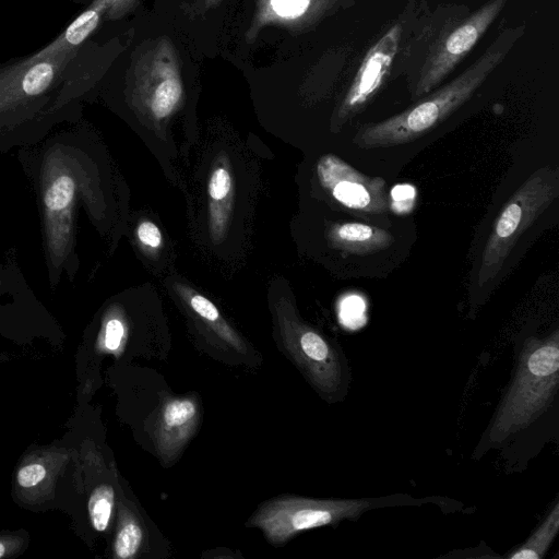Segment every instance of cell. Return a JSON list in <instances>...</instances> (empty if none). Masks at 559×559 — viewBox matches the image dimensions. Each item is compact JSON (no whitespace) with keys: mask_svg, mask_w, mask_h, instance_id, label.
I'll use <instances>...</instances> for the list:
<instances>
[{"mask_svg":"<svg viewBox=\"0 0 559 559\" xmlns=\"http://www.w3.org/2000/svg\"><path fill=\"white\" fill-rule=\"evenodd\" d=\"M521 35L522 27L506 29L455 79L419 98L404 111L379 122L364 124L354 135V144L371 150L406 144L424 136L472 97Z\"/></svg>","mask_w":559,"mask_h":559,"instance_id":"cell-1","label":"cell"},{"mask_svg":"<svg viewBox=\"0 0 559 559\" xmlns=\"http://www.w3.org/2000/svg\"><path fill=\"white\" fill-rule=\"evenodd\" d=\"M559 384V331L545 338L530 337L521 352L515 376L493 418L490 439L501 441L524 429L550 405Z\"/></svg>","mask_w":559,"mask_h":559,"instance_id":"cell-2","label":"cell"},{"mask_svg":"<svg viewBox=\"0 0 559 559\" xmlns=\"http://www.w3.org/2000/svg\"><path fill=\"white\" fill-rule=\"evenodd\" d=\"M559 195V169L544 166L535 170L508 200L492 226L478 271L480 287L500 273L513 247Z\"/></svg>","mask_w":559,"mask_h":559,"instance_id":"cell-3","label":"cell"},{"mask_svg":"<svg viewBox=\"0 0 559 559\" xmlns=\"http://www.w3.org/2000/svg\"><path fill=\"white\" fill-rule=\"evenodd\" d=\"M399 497L377 499H314L281 496L259 506L247 522L258 527L273 546L286 544L296 534L344 520H356L364 512L392 504Z\"/></svg>","mask_w":559,"mask_h":559,"instance_id":"cell-4","label":"cell"},{"mask_svg":"<svg viewBox=\"0 0 559 559\" xmlns=\"http://www.w3.org/2000/svg\"><path fill=\"white\" fill-rule=\"evenodd\" d=\"M134 97L140 109L162 121L173 116L183 99L179 59L173 43L158 38L135 67Z\"/></svg>","mask_w":559,"mask_h":559,"instance_id":"cell-5","label":"cell"},{"mask_svg":"<svg viewBox=\"0 0 559 559\" xmlns=\"http://www.w3.org/2000/svg\"><path fill=\"white\" fill-rule=\"evenodd\" d=\"M507 1H487L438 39L420 68L412 94L413 99L421 98L432 92L456 68L485 35Z\"/></svg>","mask_w":559,"mask_h":559,"instance_id":"cell-6","label":"cell"},{"mask_svg":"<svg viewBox=\"0 0 559 559\" xmlns=\"http://www.w3.org/2000/svg\"><path fill=\"white\" fill-rule=\"evenodd\" d=\"M321 187L342 206L366 214H385L390 209L388 185L367 176L335 154L322 155L316 167Z\"/></svg>","mask_w":559,"mask_h":559,"instance_id":"cell-7","label":"cell"},{"mask_svg":"<svg viewBox=\"0 0 559 559\" xmlns=\"http://www.w3.org/2000/svg\"><path fill=\"white\" fill-rule=\"evenodd\" d=\"M402 27L389 28L366 52L348 90L333 115V129L338 131L361 112L384 85L397 53Z\"/></svg>","mask_w":559,"mask_h":559,"instance_id":"cell-8","label":"cell"},{"mask_svg":"<svg viewBox=\"0 0 559 559\" xmlns=\"http://www.w3.org/2000/svg\"><path fill=\"white\" fill-rule=\"evenodd\" d=\"M342 0H257L252 21L245 34L252 43L269 26L306 32L338 9Z\"/></svg>","mask_w":559,"mask_h":559,"instance_id":"cell-9","label":"cell"},{"mask_svg":"<svg viewBox=\"0 0 559 559\" xmlns=\"http://www.w3.org/2000/svg\"><path fill=\"white\" fill-rule=\"evenodd\" d=\"M200 411L192 397H175L163 403L153 426L156 450L165 462L175 460L197 431Z\"/></svg>","mask_w":559,"mask_h":559,"instance_id":"cell-10","label":"cell"},{"mask_svg":"<svg viewBox=\"0 0 559 559\" xmlns=\"http://www.w3.org/2000/svg\"><path fill=\"white\" fill-rule=\"evenodd\" d=\"M326 236L334 248L353 254L382 251L394 241V237L385 229L357 222L335 223Z\"/></svg>","mask_w":559,"mask_h":559,"instance_id":"cell-11","label":"cell"},{"mask_svg":"<svg viewBox=\"0 0 559 559\" xmlns=\"http://www.w3.org/2000/svg\"><path fill=\"white\" fill-rule=\"evenodd\" d=\"M207 194L211 236L213 240H219L228 224L233 200V178L225 165L213 168L207 182Z\"/></svg>","mask_w":559,"mask_h":559,"instance_id":"cell-12","label":"cell"},{"mask_svg":"<svg viewBox=\"0 0 559 559\" xmlns=\"http://www.w3.org/2000/svg\"><path fill=\"white\" fill-rule=\"evenodd\" d=\"M181 293L192 311L226 344L237 352H243L245 345L238 334L227 324L216 306L206 297L189 289Z\"/></svg>","mask_w":559,"mask_h":559,"instance_id":"cell-13","label":"cell"},{"mask_svg":"<svg viewBox=\"0 0 559 559\" xmlns=\"http://www.w3.org/2000/svg\"><path fill=\"white\" fill-rule=\"evenodd\" d=\"M559 530V503L555 502L543 522L534 530L531 536L506 557L509 559H542Z\"/></svg>","mask_w":559,"mask_h":559,"instance_id":"cell-14","label":"cell"},{"mask_svg":"<svg viewBox=\"0 0 559 559\" xmlns=\"http://www.w3.org/2000/svg\"><path fill=\"white\" fill-rule=\"evenodd\" d=\"M114 489L110 485L97 486L88 499V513L93 527L103 532L107 528L114 507Z\"/></svg>","mask_w":559,"mask_h":559,"instance_id":"cell-15","label":"cell"},{"mask_svg":"<svg viewBox=\"0 0 559 559\" xmlns=\"http://www.w3.org/2000/svg\"><path fill=\"white\" fill-rule=\"evenodd\" d=\"M143 540V532L138 521L128 515L122 521L117 533L114 550L120 559L133 558L139 551Z\"/></svg>","mask_w":559,"mask_h":559,"instance_id":"cell-16","label":"cell"},{"mask_svg":"<svg viewBox=\"0 0 559 559\" xmlns=\"http://www.w3.org/2000/svg\"><path fill=\"white\" fill-rule=\"evenodd\" d=\"M55 75L53 66L50 62L41 61L31 67L22 80V90L29 96H35L50 85Z\"/></svg>","mask_w":559,"mask_h":559,"instance_id":"cell-17","label":"cell"},{"mask_svg":"<svg viewBox=\"0 0 559 559\" xmlns=\"http://www.w3.org/2000/svg\"><path fill=\"white\" fill-rule=\"evenodd\" d=\"M74 194L73 180L68 176L57 178L45 194V204L51 211H60L68 206Z\"/></svg>","mask_w":559,"mask_h":559,"instance_id":"cell-18","label":"cell"},{"mask_svg":"<svg viewBox=\"0 0 559 559\" xmlns=\"http://www.w3.org/2000/svg\"><path fill=\"white\" fill-rule=\"evenodd\" d=\"M136 236L142 246L158 249L163 242L159 228L151 221H143L136 228Z\"/></svg>","mask_w":559,"mask_h":559,"instance_id":"cell-19","label":"cell"},{"mask_svg":"<svg viewBox=\"0 0 559 559\" xmlns=\"http://www.w3.org/2000/svg\"><path fill=\"white\" fill-rule=\"evenodd\" d=\"M46 475V469L40 464H29L22 467L17 473L20 486L28 488L37 485Z\"/></svg>","mask_w":559,"mask_h":559,"instance_id":"cell-20","label":"cell"},{"mask_svg":"<svg viewBox=\"0 0 559 559\" xmlns=\"http://www.w3.org/2000/svg\"><path fill=\"white\" fill-rule=\"evenodd\" d=\"M124 335L123 323L118 319H111L105 328V345L109 350L119 348Z\"/></svg>","mask_w":559,"mask_h":559,"instance_id":"cell-21","label":"cell"},{"mask_svg":"<svg viewBox=\"0 0 559 559\" xmlns=\"http://www.w3.org/2000/svg\"><path fill=\"white\" fill-rule=\"evenodd\" d=\"M223 0H193L192 10L195 14H202L217 7Z\"/></svg>","mask_w":559,"mask_h":559,"instance_id":"cell-22","label":"cell"},{"mask_svg":"<svg viewBox=\"0 0 559 559\" xmlns=\"http://www.w3.org/2000/svg\"><path fill=\"white\" fill-rule=\"evenodd\" d=\"M5 552V548H4V545L2 543H0V557H2Z\"/></svg>","mask_w":559,"mask_h":559,"instance_id":"cell-23","label":"cell"}]
</instances>
